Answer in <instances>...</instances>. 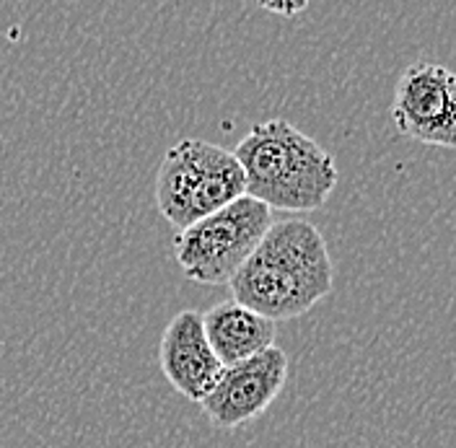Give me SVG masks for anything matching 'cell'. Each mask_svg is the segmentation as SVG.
Segmentation results:
<instances>
[{"mask_svg":"<svg viewBox=\"0 0 456 448\" xmlns=\"http://www.w3.org/2000/svg\"><path fill=\"white\" fill-rule=\"evenodd\" d=\"M332 285L335 267L327 241L306 221L270 225L252 257L228 282L236 304L270 322L312 311L332 293Z\"/></svg>","mask_w":456,"mask_h":448,"instance_id":"obj_1","label":"cell"},{"mask_svg":"<svg viewBox=\"0 0 456 448\" xmlns=\"http://www.w3.org/2000/svg\"><path fill=\"white\" fill-rule=\"evenodd\" d=\"M233 156L244 171L247 195L270 210H319L340 182L335 156L285 119L255 125Z\"/></svg>","mask_w":456,"mask_h":448,"instance_id":"obj_2","label":"cell"},{"mask_svg":"<svg viewBox=\"0 0 456 448\" xmlns=\"http://www.w3.org/2000/svg\"><path fill=\"white\" fill-rule=\"evenodd\" d=\"M244 195L247 182L233 151L198 138L176 143L156 176L159 213L179 231Z\"/></svg>","mask_w":456,"mask_h":448,"instance_id":"obj_3","label":"cell"},{"mask_svg":"<svg viewBox=\"0 0 456 448\" xmlns=\"http://www.w3.org/2000/svg\"><path fill=\"white\" fill-rule=\"evenodd\" d=\"M273 210L249 195L179 231L174 254L182 273L200 285H228L270 231Z\"/></svg>","mask_w":456,"mask_h":448,"instance_id":"obj_4","label":"cell"},{"mask_svg":"<svg viewBox=\"0 0 456 448\" xmlns=\"http://www.w3.org/2000/svg\"><path fill=\"white\" fill-rule=\"evenodd\" d=\"M392 119L404 138L438 148L456 145V76L438 62H412L399 78Z\"/></svg>","mask_w":456,"mask_h":448,"instance_id":"obj_5","label":"cell"},{"mask_svg":"<svg viewBox=\"0 0 456 448\" xmlns=\"http://www.w3.org/2000/svg\"><path fill=\"white\" fill-rule=\"evenodd\" d=\"M288 379V355L278 345L262 350L244 363L221 371L216 387L200 402L208 420L221 430L256 420L283 392Z\"/></svg>","mask_w":456,"mask_h":448,"instance_id":"obj_6","label":"cell"},{"mask_svg":"<svg viewBox=\"0 0 456 448\" xmlns=\"http://www.w3.org/2000/svg\"><path fill=\"white\" fill-rule=\"evenodd\" d=\"M159 363L167 381L190 402H202L210 394L224 365L218 363L205 339L200 311L184 308L167 324L159 347Z\"/></svg>","mask_w":456,"mask_h":448,"instance_id":"obj_7","label":"cell"},{"mask_svg":"<svg viewBox=\"0 0 456 448\" xmlns=\"http://www.w3.org/2000/svg\"><path fill=\"white\" fill-rule=\"evenodd\" d=\"M202 330L210 350L224 368L244 363L275 345V322L236 304L233 298L205 311Z\"/></svg>","mask_w":456,"mask_h":448,"instance_id":"obj_8","label":"cell"},{"mask_svg":"<svg viewBox=\"0 0 456 448\" xmlns=\"http://www.w3.org/2000/svg\"><path fill=\"white\" fill-rule=\"evenodd\" d=\"M267 11H275V13H283V16H293V13H301L306 11V3H298V5H265Z\"/></svg>","mask_w":456,"mask_h":448,"instance_id":"obj_9","label":"cell"}]
</instances>
